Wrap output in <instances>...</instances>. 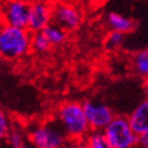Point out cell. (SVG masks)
Instances as JSON below:
<instances>
[{
    "mask_svg": "<svg viewBox=\"0 0 148 148\" xmlns=\"http://www.w3.org/2000/svg\"><path fill=\"white\" fill-rule=\"evenodd\" d=\"M55 119L58 121L70 141L84 140L91 130L83 104L77 102H66L62 104L56 111Z\"/></svg>",
    "mask_w": 148,
    "mask_h": 148,
    "instance_id": "obj_1",
    "label": "cell"
},
{
    "mask_svg": "<svg viewBox=\"0 0 148 148\" xmlns=\"http://www.w3.org/2000/svg\"><path fill=\"white\" fill-rule=\"evenodd\" d=\"M32 33L28 29L3 25L0 30V55L6 60L22 58L32 50Z\"/></svg>",
    "mask_w": 148,
    "mask_h": 148,
    "instance_id": "obj_2",
    "label": "cell"
},
{
    "mask_svg": "<svg viewBox=\"0 0 148 148\" xmlns=\"http://www.w3.org/2000/svg\"><path fill=\"white\" fill-rule=\"evenodd\" d=\"M29 138L37 148H65L70 142L55 117L33 127L29 131Z\"/></svg>",
    "mask_w": 148,
    "mask_h": 148,
    "instance_id": "obj_3",
    "label": "cell"
},
{
    "mask_svg": "<svg viewBox=\"0 0 148 148\" xmlns=\"http://www.w3.org/2000/svg\"><path fill=\"white\" fill-rule=\"evenodd\" d=\"M104 132L112 148H132L139 144V136L125 115H114Z\"/></svg>",
    "mask_w": 148,
    "mask_h": 148,
    "instance_id": "obj_4",
    "label": "cell"
},
{
    "mask_svg": "<svg viewBox=\"0 0 148 148\" xmlns=\"http://www.w3.org/2000/svg\"><path fill=\"white\" fill-rule=\"evenodd\" d=\"M31 3L27 0H2L1 19L3 25L28 29Z\"/></svg>",
    "mask_w": 148,
    "mask_h": 148,
    "instance_id": "obj_5",
    "label": "cell"
},
{
    "mask_svg": "<svg viewBox=\"0 0 148 148\" xmlns=\"http://www.w3.org/2000/svg\"><path fill=\"white\" fill-rule=\"evenodd\" d=\"M52 22L65 31H73L82 23V14L76 6L67 1L53 3Z\"/></svg>",
    "mask_w": 148,
    "mask_h": 148,
    "instance_id": "obj_6",
    "label": "cell"
},
{
    "mask_svg": "<svg viewBox=\"0 0 148 148\" xmlns=\"http://www.w3.org/2000/svg\"><path fill=\"white\" fill-rule=\"evenodd\" d=\"M83 107L91 130L104 131L114 117L113 111L104 103L86 101L83 103Z\"/></svg>",
    "mask_w": 148,
    "mask_h": 148,
    "instance_id": "obj_7",
    "label": "cell"
},
{
    "mask_svg": "<svg viewBox=\"0 0 148 148\" xmlns=\"http://www.w3.org/2000/svg\"><path fill=\"white\" fill-rule=\"evenodd\" d=\"M52 22V4L48 1H35L31 3L28 30L31 33L43 31Z\"/></svg>",
    "mask_w": 148,
    "mask_h": 148,
    "instance_id": "obj_8",
    "label": "cell"
},
{
    "mask_svg": "<svg viewBox=\"0 0 148 148\" xmlns=\"http://www.w3.org/2000/svg\"><path fill=\"white\" fill-rule=\"evenodd\" d=\"M133 131L138 136H142L148 131V99H144L128 116Z\"/></svg>",
    "mask_w": 148,
    "mask_h": 148,
    "instance_id": "obj_9",
    "label": "cell"
},
{
    "mask_svg": "<svg viewBox=\"0 0 148 148\" xmlns=\"http://www.w3.org/2000/svg\"><path fill=\"white\" fill-rule=\"evenodd\" d=\"M107 25L111 31L121 32L124 34L130 33L136 28V22L132 19L114 12L109 13L107 16Z\"/></svg>",
    "mask_w": 148,
    "mask_h": 148,
    "instance_id": "obj_10",
    "label": "cell"
},
{
    "mask_svg": "<svg viewBox=\"0 0 148 148\" xmlns=\"http://www.w3.org/2000/svg\"><path fill=\"white\" fill-rule=\"evenodd\" d=\"M84 141L89 148H112L103 130H90Z\"/></svg>",
    "mask_w": 148,
    "mask_h": 148,
    "instance_id": "obj_11",
    "label": "cell"
},
{
    "mask_svg": "<svg viewBox=\"0 0 148 148\" xmlns=\"http://www.w3.org/2000/svg\"><path fill=\"white\" fill-rule=\"evenodd\" d=\"M43 34L46 35L48 40L50 41L51 46H59L62 43L65 42L66 37H67V33L62 28L58 27L57 25L51 22L48 27L43 29Z\"/></svg>",
    "mask_w": 148,
    "mask_h": 148,
    "instance_id": "obj_12",
    "label": "cell"
},
{
    "mask_svg": "<svg viewBox=\"0 0 148 148\" xmlns=\"http://www.w3.org/2000/svg\"><path fill=\"white\" fill-rule=\"evenodd\" d=\"M132 68L139 76L148 77V48L138 51L132 56Z\"/></svg>",
    "mask_w": 148,
    "mask_h": 148,
    "instance_id": "obj_13",
    "label": "cell"
},
{
    "mask_svg": "<svg viewBox=\"0 0 148 148\" xmlns=\"http://www.w3.org/2000/svg\"><path fill=\"white\" fill-rule=\"evenodd\" d=\"M125 39V34L116 31H110L104 41V47L109 52H113L122 47Z\"/></svg>",
    "mask_w": 148,
    "mask_h": 148,
    "instance_id": "obj_14",
    "label": "cell"
},
{
    "mask_svg": "<svg viewBox=\"0 0 148 148\" xmlns=\"http://www.w3.org/2000/svg\"><path fill=\"white\" fill-rule=\"evenodd\" d=\"M32 50L36 53H46L49 51L51 43L43 34V32H36L32 33Z\"/></svg>",
    "mask_w": 148,
    "mask_h": 148,
    "instance_id": "obj_15",
    "label": "cell"
},
{
    "mask_svg": "<svg viewBox=\"0 0 148 148\" xmlns=\"http://www.w3.org/2000/svg\"><path fill=\"white\" fill-rule=\"evenodd\" d=\"M6 139L9 141V144L13 148H21L25 145L23 144V133L19 128H16V127L11 128Z\"/></svg>",
    "mask_w": 148,
    "mask_h": 148,
    "instance_id": "obj_16",
    "label": "cell"
},
{
    "mask_svg": "<svg viewBox=\"0 0 148 148\" xmlns=\"http://www.w3.org/2000/svg\"><path fill=\"white\" fill-rule=\"evenodd\" d=\"M11 125H10V121L6 116V114L1 111L0 112V136L1 138H6L9 134L10 130H11Z\"/></svg>",
    "mask_w": 148,
    "mask_h": 148,
    "instance_id": "obj_17",
    "label": "cell"
},
{
    "mask_svg": "<svg viewBox=\"0 0 148 148\" xmlns=\"http://www.w3.org/2000/svg\"><path fill=\"white\" fill-rule=\"evenodd\" d=\"M65 148H89L84 140H73L68 143Z\"/></svg>",
    "mask_w": 148,
    "mask_h": 148,
    "instance_id": "obj_18",
    "label": "cell"
},
{
    "mask_svg": "<svg viewBox=\"0 0 148 148\" xmlns=\"http://www.w3.org/2000/svg\"><path fill=\"white\" fill-rule=\"evenodd\" d=\"M139 145L141 148H148V131L139 136Z\"/></svg>",
    "mask_w": 148,
    "mask_h": 148,
    "instance_id": "obj_19",
    "label": "cell"
},
{
    "mask_svg": "<svg viewBox=\"0 0 148 148\" xmlns=\"http://www.w3.org/2000/svg\"><path fill=\"white\" fill-rule=\"evenodd\" d=\"M92 3H94V4H96V5H99V4H102V3H104L106 1V0H90Z\"/></svg>",
    "mask_w": 148,
    "mask_h": 148,
    "instance_id": "obj_20",
    "label": "cell"
},
{
    "mask_svg": "<svg viewBox=\"0 0 148 148\" xmlns=\"http://www.w3.org/2000/svg\"><path fill=\"white\" fill-rule=\"evenodd\" d=\"M53 3H56V2H64V1H67V0H51Z\"/></svg>",
    "mask_w": 148,
    "mask_h": 148,
    "instance_id": "obj_21",
    "label": "cell"
},
{
    "mask_svg": "<svg viewBox=\"0 0 148 148\" xmlns=\"http://www.w3.org/2000/svg\"><path fill=\"white\" fill-rule=\"evenodd\" d=\"M21 148H31V147H29V146H25V145H23Z\"/></svg>",
    "mask_w": 148,
    "mask_h": 148,
    "instance_id": "obj_22",
    "label": "cell"
}]
</instances>
